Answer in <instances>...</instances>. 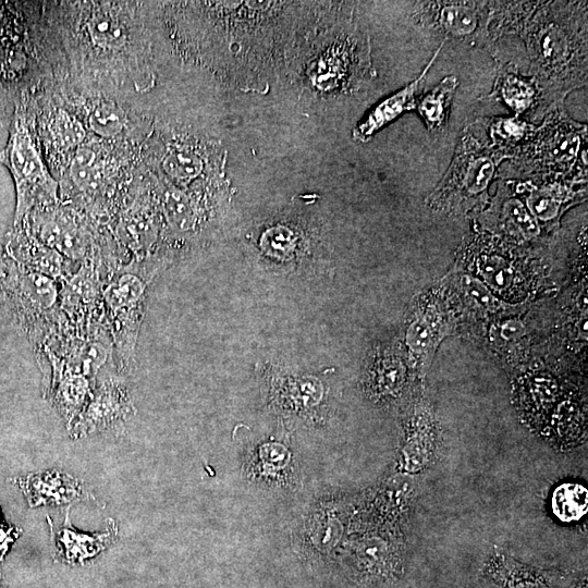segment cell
I'll use <instances>...</instances> for the list:
<instances>
[{
    "mask_svg": "<svg viewBox=\"0 0 588 588\" xmlns=\"http://www.w3.org/2000/svg\"><path fill=\"white\" fill-rule=\"evenodd\" d=\"M482 99L503 102L515 117L526 121L542 120L547 114L538 83L513 62H499L491 93Z\"/></svg>",
    "mask_w": 588,
    "mask_h": 588,
    "instance_id": "cell-15",
    "label": "cell"
},
{
    "mask_svg": "<svg viewBox=\"0 0 588 588\" xmlns=\"http://www.w3.org/2000/svg\"><path fill=\"white\" fill-rule=\"evenodd\" d=\"M445 40L442 41L422 72L409 84L375 106L353 130V138L368 142L378 131L406 111L416 108L418 95L429 70L437 60Z\"/></svg>",
    "mask_w": 588,
    "mask_h": 588,
    "instance_id": "cell-17",
    "label": "cell"
},
{
    "mask_svg": "<svg viewBox=\"0 0 588 588\" xmlns=\"http://www.w3.org/2000/svg\"><path fill=\"white\" fill-rule=\"evenodd\" d=\"M478 219L479 228L517 245L532 242L541 234V226L512 179H500L494 198Z\"/></svg>",
    "mask_w": 588,
    "mask_h": 588,
    "instance_id": "cell-13",
    "label": "cell"
},
{
    "mask_svg": "<svg viewBox=\"0 0 588 588\" xmlns=\"http://www.w3.org/2000/svg\"><path fill=\"white\" fill-rule=\"evenodd\" d=\"M9 262V274L0 299L8 304L19 326L36 345L62 319L60 283L45 274L23 269L10 258Z\"/></svg>",
    "mask_w": 588,
    "mask_h": 588,
    "instance_id": "cell-9",
    "label": "cell"
},
{
    "mask_svg": "<svg viewBox=\"0 0 588 588\" xmlns=\"http://www.w3.org/2000/svg\"><path fill=\"white\" fill-rule=\"evenodd\" d=\"M68 260L81 265L114 237L108 226L63 201L35 210L17 223Z\"/></svg>",
    "mask_w": 588,
    "mask_h": 588,
    "instance_id": "cell-8",
    "label": "cell"
},
{
    "mask_svg": "<svg viewBox=\"0 0 588 588\" xmlns=\"http://www.w3.org/2000/svg\"><path fill=\"white\" fill-rule=\"evenodd\" d=\"M587 124L574 120L564 105L550 110L528 142L509 160L513 180L587 177Z\"/></svg>",
    "mask_w": 588,
    "mask_h": 588,
    "instance_id": "cell-4",
    "label": "cell"
},
{
    "mask_svg": "<svg viewBox=\"0 0 588 588\" xmlns=\"http://www.w3.org/2000/svg\"><path fill=\"white\" fill-rule=\"evenodd\" d=\"M546 112L588 82V2L538 1L519 34Z\"/></svg>",
    "mask_w": 588,
    "mask_h": 588,
    "instance_id": "cell-1",
    "label": "cell"
},
{
    "mask_svg": "<svg viewBox=\"0 0 588 588\" xmlns=\"http://www.w3.org/2000/svg\"><path fill=\"white\" fill-rule=\"evenodd\" d=\"M149 280L135 265L127 262L112 274L103 289L105 318L113 346L114 368L119 375L133 369L136 362V345Z\"/></svg>",
    "mask_w": 588,
    "mask_h": 588,
    "instance_id": "cell-7",
    "label": "cell"
},
{
    "mask_svg": "<svg viewBox=\"0 0 588 588\" xmlns=\"http://www.w3.org/2000/svg\"><path fill=\"white\" fill-rule=\"evenodd\" d=\"M85 123L98 138L109 142H126L130 120L125 110L113 100L91 101L86 109Z\"/></svg>",
    "mask_w": 588,
    "mask_h": 588,
    "instance_id": "cell-23",
    "label": "cell"
},
{
    "mask_svg": "<svg viewBox=\"0 0 588 588\" xmlns=\"http://www.w3.org/2000/svg\"><path fill=\"white\" fill-rule=\"evenodd\" d=\"M136 413L122 375L97 381L88 403L72 424V433L82 437L124 425Z\"/></svg>",
    "mask_w": 588,
    "mask_h": 588,
    "instance_id": "cell-12",
    "label": "cell"
},
{
    "mask_svg": "<svg viewBox=\"0 0 588 588\" xmlns=\"http://www.w3.org/2000/svg\"><path fill=\"white\" fill-rule=\"evenodd\" d=\"M460 261L510 302L523 301L539 287V272L525 248L479 226L464 238Z\"/></svg>",
    "mask_w": 588,
    "mask_h": 588,
    "instance_id": "cell-6",
    "label": "cell"
},
{
    "mask_svg": "<svg viewBox=\"0 0 588 588\" xmlns=\"http://www.w3.org/2000/svg\"><path fill=\"white\" fill-rule=\"evenodd\" d=\"M475 123L487 130L491 148L504 158L513 159L519 149L528 142L537 125L522 118L481 117Z\"/></svg>",
    "mask_w": 588,
    "mask_h": 588,
    "instance_id": "cell-22",
    "label": "cell"
},
{
    "mask_svg": "<svg viewBox=\"0 0 588 588\" xmlns=\"http://www.w3.org/2000/svg\"><path fill=\"white\" fill-rule=\"evenodd\" d=\"M40 124L41 126L37 127L45 143L42 145H48L54 156L65 157L68 160L88 137L84 121L62 107H54L48 117L44 115Z\"/></svg>",
    "mask_w": 588,
    "mask_h": 588,
    "instance_id": "cell-20",
    "label": "cell"
},
{
    "mask_svg": "<svg viewBox=\"0 0 588 588\" xmlns=\"http://www.w3.org/2000/svg\"><path fill=\"white\" fill-rule=\"evenodd\" d=\"M442 321L432 308L420 314L408 330V344L416 355L427 356L437 344Z\"/></svg>",
    "mask_w": 588,
    "mask_h": 588,
    "instance_id": "cell-27",
    "label": "cell"
},
{
    "mask_svg": "<svg viewBox=\"0 0 588 588\" xmlns=\"http://www.w3.org/2000/svg\"><path fill=\"white\" fill-rule=\"evenodd\" d=\"M98 137L87 139L74 151L59 184L60 200L71 204L109 226L122 207L135 176L127 171V149Z\"/></svg>",
    "mask_w": 588,
    "mask_h": 588,
    "instance_id": "cell-2",
    "label": "cell"
},
{
    "mask_svg": "<svg viewBox=\"0 0 588 588\" xmlns=\"http://www.w3.org/2000/svg\"><path fill=\"white\" fill-rule=\"evenodd\" d=\"M96 384L82 373L62 371L47 382V392L61 416L73 424L91 397Z\"/></svg>",
    "mask_w": 588,
    "mask_h": 588,
    "instance_id": "cell-21",
    "label": "cell"
},
{
    "mask_svg": "<svg viewBox=\"0 0 588 588\" xmlns=\"http://www.w3.org/2000/svg\"><path fill=\"white\" fill-rule=\"evenodd\" d=\"M588 491L577 482H564L556 487L551 497V509L560 522L579 520L587 512Z\"/></svg>",
    "mask_w": 588,
    "mask_h": 588,
    "instance_id": "cell-25",
    "label": "cell"
},
{
    "mask_svg": "<svg viewBox=\"0 0 588 588\" xmlns=\"http://www.w3.org/2000/svg\"><path fill=\"white\" fill-rule=\"evenodd\" d=\"M36 108L27 89L17 94L8 140L0 150V163L9 170L15 186L13 223L60 201L59 182L51 174L41 149Z\"/></svg>",
    "mask_w": 588,
    "mask_h": 588,
    "instance_id": "cell-3",
    "label": "cell"
},
{
    "mask_svg": "<svg viewBox=\"0 0 588 588\" xmlns=\"http://www.w3.org/2000/svg\"><path fill=\"white\" fill-rule=\"evenodd\" d=\"M457 86V77L448 75L418 98L415 109L430 132H439L445 127Z\"/></svg>",
    "mask_w": 588,
    "mask_h": 588,
    "instance_id": "cell-24",
    "label": "cell"
},
{
    "mask_svg": "<svg viewBox=\"0 0 588 588\" xmlns=\"http://www.w3.org/2000/svg\"><path fill=\"white\" fill-rule=\"evenodd\" d=\"M4 252L16 266L45 274L60 284L78 268V265L41 243L23 224L12 225Z\"/></svg>",
    "mask_w": 588,
    "mask_h": 588,
    "instance_id": "cell-16",
    "label": "cell"
},
{
    "mask_svg": "<svg viewBox=\"0 0 588 588\" xmlns=\"http://www.w3.org/2000/svg\"><path fill=\"white\" fill-rule=\"evenodd\" d=\"M162 171L173 180L186 183L201 171V161L187 146H170L161 159Z\"/></svg>",
    "mask_w": 588,
    "mask_h": 588,
    "instance_id": "cell-26",
    "label": "cell"
},
{
    "mask_svg": "<svg viewBox=\"0 0 588 588\" xmlns=\"http://www.w3.org/2000/svg\"><path fill=\"white\" fill-rule=\"evenodd\" d=\"M495 1H418L413 11L416 24L454 39L483 49L495 58L500 39L494 21Z\"/></svg>",
    "mask_w": 588,
    "mask_h": 588,
    "instance_id": "cell-10",
    "label": "cell"
},
{
    "mask_svg": "<svg viewBox=\"0 0 588 588\" xmlns=\"http://www.w3.org/2000/svg\"><path fill=\"white\" fill-rule=\"evenodd\" d=\"M9 258L4 249L0 246V293L3 290L8 274H9Z\"/></svg>",
    "mask_w": 588,
    "mask_h": 588,
    "instance_id": "cell-28",
    "label": "cell"
},
{
    "mask_svg": "<svg viewBox=\"0 0 588 588\" xmlns=\"http://www.w3.org/2000/svg\"><path fill=\"white\" fill-rule=\"evenodd\" d=\"M505 161L489 144L466 126L457 140L452 161L426 198L433 210L451 216L477 213L488 203V189Z\"/></svg>",
    "mask_w": 588,
    "mask_h": 588,
    "instance_id": "cell-5",
    "label": "cell"
},
{
    "mask_svg": "<svg viewBox=\"0 0 588 588\" xmlns=\"http://www.w3.org/2000/svg\"><path fill=\"white\" fill-rule=\"evenodd\" d=\"M154 198L145 182L135 176L125 201L109 224L113 237L134 262H148L157 235Z\"/></svg>",
    "mask_w": 588,
    "mask_h": 588,
    "instance_id": "cell-11",
    "label": "cell"
},
{
    "mask_svg": "<svg viewBox=\"0 0 588 588\" xmlns=\"http://www.w3.org/2000/svg\"><path fill=\"white\" fill-rule=\"evenodd\" d=\"M54 556L68 564H81L106 550L115 539L118 529L113 522L103 532L86 534L74 529L69 519L53 526L50 522Z\"/></svg>",
    "mask_w": 588,
    "mask_h": 588,
    "instance_id": "cell-19",
    "label": "cell"
},
{
    "mask_svg": "<svg viewBox=\"0 0 588 588\" xmlns=\"http://www.w3.org/2000/svg\"><path fill=\"white\" fill-rule=\"evenodd\" d=\"M19 486L30 506L63 505L94 499L82 481L57 469L29 474L19 479Z\"/></svg>",
    "mask_w": 588,
    "mask_h": 588,
    "instance_id": "cell-18",
    "label": "cell"
},
{
    "mask_svg": "<svg viewBox=\"0 0 588 588\" xmlns=\"http://www.w3.org/2000/svg\"><path fill=\"white\" fill-rule=\"evenodd\" d=\"M0 588H4L2 579H1V575H0Z\"/></svg>",
    "mask_w": 588,
    "mask_h": 588,
    "instance_id": "cell-29",
    "label": "cell"
},
{
    "mask_svg": "<svg viewBox=\"0 0 588 588\" xmlns=\"http://www.w3.org/2000/svg\"><path fill=\"white\" fill-rule=\"evenodd\" d=\"M513 181L541 229L556 228L561 215L587 196V177Z\"/></svg>",
    "mask_w": 588,
    "mask_h": 588,
    "instance_id": "cell-14",
    "label": "cell"
}]
</instances>
